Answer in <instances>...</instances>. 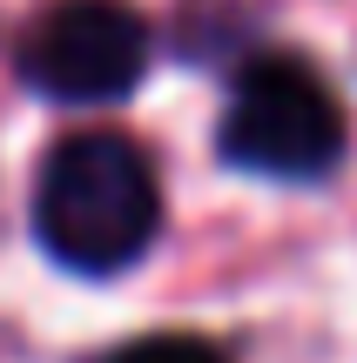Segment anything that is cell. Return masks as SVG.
Listing matches in <instances>:
<instances>
[{
  "mask_svg": "<svg viewBox=\"0 0 357 363\" xmlns=\"http://www.w3.org/2000/svg\"><path fill=\"white\" fill-rule=\"evenodd\" d=\"M155 229H162V189L128 135L88 128L48 148L34 175V235L61 269L115 276L155 242Z\"/></svg>",
  "mask_w": 357,
  "mask_h": 363,
  "instance_id": "obj_1",
  "label": "cell"
},
{
  "mask_svg": "<svg viewBox=\"0 0 357 363\" xmlns=\"http://www.w3.org/2000/svg\"><path fill=\"white\" fill-rule=\"evenodd\" d=\"M229 169L270 182H317L344 155V108L324 88V74L297 54H256L236 74L216 128Z\"/></svg>",
  "mask_w": 357,
  "mask_h": 363,
  "instance_id": "obj_2",
  "label": "cell"
},
{
  "mask_svg": "<svg viewBox=\"0 0 357 363\" xmlns=\"http://www.w3.org/2000/svg\"><path fill=\"white\" fill-rule=\"evenodd\" d=\"M13 67L48 101H121L148 74V27L121 0H54L21 34Z\"/></svg>",
  "mask_w": 357,
  "mask_h": 363,
  "instance_id": "obj_3",
  "label": "cell"
},
{
  "mask_svg": "<svg viewBox=\"0 0 357 363\" xmlns=\"http://www.w3.org/2000/svg\"><path fill=\"white\" fill-rule=\"evenodd\" d=\"M101 363H223V357L209 343H196V337H135L128 350H115Z\"/></svg>",
  "mask_w": 357,
  "mask_h": 363,
  "instance_id": "obj_4",
  "label": "cell"
}]
</instances>
